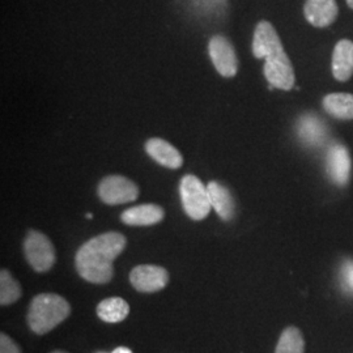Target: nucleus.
Returning a JSON list of instances; mask_svg holds the SVG:
<instances>
[{"mask_svg":"<svg viewBox=\"0 0 353 353\" xmlns=\"http://www.w3.org/2000/svg\"><path fill=\"white\" fill-rule=\"evenodd\" d=\"M126 237L108 232L87 241L76 252L79 275L93 284H106L113 279L114 261L126 248Z\"/></svg>","mask_w":353,"mask_h":353,"instance_id":"1","label":"nucleus"},{"mask_svg":"<svg viewBox=\"0 0 353 353\" xmlns=\"http://www.w3.org/2000/svg\"><path fill=\"white\" fill-rule=\"evenodd\" d=\"M71 313L68 301L55 293H41L36 296L28 312V325L33 332L43 335L61 325Z\"/></svg>","mask_w":353,"mask_h":353,"instance_id":"2","label":"nucleus"},{"mask_svg":"<svg viewBox=\"0 0 353 353\" xmlns=\"http://www.w3.org/2000/svg\"><path fill=\"white\" fill-rule=\"evenodd\" d=\"M179 194L185 212L192 220H203L211 212V201L207 186L198 176L188 174L181 179Z\"/></svg>","mask_w":353,"mask_h":353,"instance_id":"3","label":"nucleus"},{"mask_svg":"<svg viewBox=\"0 0 353 353\" xmlns=\"http://www.w3.org/2000/svg\"><path fill=\"white\" fill-rule=\"evenodd\" d=\"M26 261L36 272H48L55 263V249L48 236L30 230L24 240Z\"/></svg>","mask_w":353,"mask_h":353,"instance_id":"4","label":"nucleus"},{"mask_svg":"<svg viewBox=\"0 0 353 353\" xmlns=\"http://www.w3.org/2000/svg\"><path fill=\"white\" fill-rule=\"evenodd\" d=\"M97 192L105 204L118 205L137 201L139 188L126 176H108L100 182Z\"/></svg>","mask_w":353,"mask_h":353,"instance_id":"5","label":"nucleus"},{"mask_svg":"<svg viewBox=\"0 0 353 353\" xmlns=\"http://www.w3.org/2000/svg\"><path fill=\"white\" fill-rule=\"evenodd\" d=\"M210 58L217 72L224 77H233L239 72V61L230 41L224 36H214L208 43Z\"/></svg>","mask_w":353,"mask_h":353,"instance_id":"6","label":"nucleus"},{"mask_svg":"<svg viewBox=\"0 0 353 353\" xmlns=\"http://www.w3.org/2000/svg\"><path fill=\"white\" fill-rule=\"evenodd\" d=\"M327 176L338 188H345L350 183L352 173V160L345 145L334 143L326 154Z\"/></svg>","mask_w":353,"mask_h":353,"instance_id":"7","label":"nucleus"},{"mask_svg":"<svg viewBox=\"0 0 353 353\" xmlns=\"http://www.w3.org/2000/svg\"><path fill=\"white\" fill-rule=\"evenodd\" d=\"M265 79L272 88L290 90L294 85V70L290 57L285 51H281L265 59Z\"/></svg>","mask_w":353,"mask_h":353,"instance_id":"8","label":"nucleus"},{"mask_svg":"<svg viewBox=\"0 0 353 353\" xmlns=\"http://www.w3.org/2000/svg\"><path fill=\"white\" fill-rule=\"evenodd\" d=\"M297 138L305 147L321 148L328 139L327 125L313 113H305L296 122Z\"/></svg>","mask_w":353,"mask_h":353,"instance_id":"9","label":"nucleus"},{"mask_svg":"<svg viewBox=\"0 0 353 353\" xmlns=\"http://www.w3.org/2000/svg\"><path fill=\"white\" fill-rule=\"evenodd\" d=\"M130 281L132 287L139 292L154 293L166 287L169 274L164 267L160 265H137L130 274Z\"/></svg>","mask_w":353,"mask_h":353,"instance_id":"10","label":"nucleus"},{"mask_svg":"<svg viewBox=\"0 0 353 353\" xmlns=\"http://www.w3.org/2000/svg\"><path fill=\"white\" fill-rule=\"evenodd\" d=\"M284 51L278 32L268 21H261L255 26L252 38V54L258 59H267Z\"/></svg>","mask_w":353,"mask_h":353,"instance_id":"11","label":"nucleus"},{"mask_svg":"<svg viewBox=\"0 0 353 353\" xmlns=\"http://www.w3.org/2000/svg\"><path fill=\"white\" fill-rule=\"evenodd\" d=\"M338 12L335 0H306L303 7L306 20L316 28L331 26L336 20Z\"/></svg>","mask_w":353,"mask_h":353,"instance_id":"12","label":"nucleus"},{"mask_svg":"<svg viewBox=\"0 0 353 353\" xmlns=\"http://www.w3.org/2000/svg\"><path fill=\"white\" fill-rule=\"evenodd\" d=\"M164 210L157 204H140L121 214L122 223L131 227H150L164 220Z\"/></svg>","mask_w":353,"mask_h":353,"instance_id":"13","label":"nucleus"},{"mask_svg":"<svg viewBox=\"0 0 353 353\" xmlns=\"http://www.w3.org/2000/svg\"><path fill=\"white\" fill-rule=\"evenodd\" d=\"M145 152L152 159L169 169H178L183 164V157L170 143L160 138H153L145 143Z\"/></svg>","mask_w":353,"mask_h":353,"instance_id":"14","label":"nucleus"},{"mask_svg":"<svg viewBox=\"0 0 353 353\" xmlns=\"http://www.w3.org/2000/svg\"><path fill=\"white\" fill-rule=\"evenodd\" d=\"M332 75L338 81H347L353 75V42L341 39L332 52Z\"/></svg>","mask_w":353,"mask_h":353,"instance_id":"15","label":"nucleus"},{"mask_svg":"<svg viewBox=\"0 0 353 353\" xmlns=\"http://www.w3.org/2000/svg\"><path fill=\"white\" fill-rule=\"evenodd\" d=\"M207 190L210 194L211 205L216 211V214H219L221 220L230 221L236 212V204L230 191L216 181L210 182L207 185Z\"/></svg>","mask_w":353,"mask_h":353,"instance_id":"16","label":"nucleus"},{"mask_svg":"<svg viewBox=\"0 0 353 353\" xmlns=\"http://www.w3.org/2000/svg\"><path fill=\"white\" fill-rule=\"evenodd\" d=\"M323 109L331 117L341 121L353 119V94L350 93H331L323 101Z\"/></svg>","mask_w":353,"mask_h":353,"instance_id":"17","label":"nucleus"},{"mask_svg":"<svg viewBox=\"0 0 353 353\" xmlns=\"http://www.w3.org/2000/svg\"><path fill=\"white\" fill-rule=\"evenodd\" d=\"M130 306L121 297L105 299L97 305V316L106 323H118L126 319Z\"/></svg>","mask_w":353,"mask_h":353,"instance_id":"18","label":"nucleus"},{"mask_svg":"<svg viewBox=\"0 0 353 353\" xmlns=\"http://www.w3.org/2000/svg\"><path fill=\"white\" fill-rule=\"evenodd\" d=\"M305 341L299 328H285L280 336L275 353H303Z\"/></svg>","mask_w":353,"mask_h":353,"instance_id":"19","label":"nucleus"},{"mask_svg":"<svg viewBox=\"0 0 353 353\" xmlns=\"http://www.w3.org/2000/svg\"><path fill=\"white\" fill-rule=\"evenodd\" d=\"M21 297V287L8 270L0 271V303L7 306Z\"/></svg>","mask_w":353,"mask_h":353,"instance_id":"20","label":"nucleus"},{"mask_svg":"<svg viewBox=\"0 0 353 353\" xmlns=\"http://www.w3.org/2000/svg\"><path fill=\"white\" fill-rule=\"evenodd\" d=\"M338 280L341 292L353 299V258H345L341 263Z\"/></svg>","mask_w":353,"mask_h":353,"instance_id":"21","label":"nucleus"},{"mask_svg":"<svg viewBox=\"0 0 353 353\" xmlns=\"http://www.w3.org/2000/svg\"><path fill=\"white\" fill-rule=\"evenodd\" d=\"M0 353H21L19 345L6 334L0 335Z\"/></svg>","mask_w":353,"mask_h":353,"instance_id":"22","label":"nucleus"},{"mask_svg":"<svg viewBox=\"0 0 353 353\" xmlns=\"http://www.w3.org/2000/svg\"><path fill=\"white\" fill-rule=\"evenodd\" d=\"M113 353H132V351L126 347H119V348L114 350Z\"/></svg>","mask_w":353,"mask_h":353,"instance_id":"23","label":"nucleus"},{"mask_svg":"<svg viewBox=\"0 0 353 353\" xmlns=\"http://www.w3.org/2000/svg\"><path fill=\"white\" fill-rule=\"evenodd\" d=\"M347 4H348L350 8H352L353 10V0H347Z\"/></svg>","mask_w":353,"mask_h":353,"instance_id":"24","label":"nucleus"},{"mask_svg":"<svg viewBox=\"0 0 353 353\" xmlns=\"http://www.w3.org/2000/svg\"><path fill=\"white\" fill-rule=\"evenodd\" d=\"M51 353H68V352H64V351H54V352Z\"/></svg>","mask_w":353,"mask_h":353,"instance_id":"25","label":"nucleus"}]
</instances>
